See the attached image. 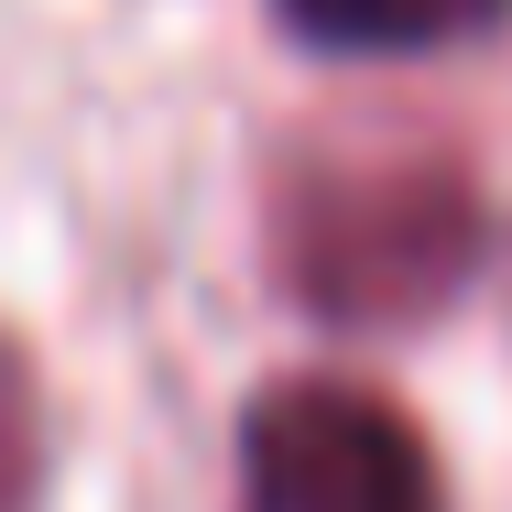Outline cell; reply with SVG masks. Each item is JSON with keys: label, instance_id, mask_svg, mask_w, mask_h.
<instances>
[{"label": "cell", "instance_id": "1", "mask_svg": "<svg viewBox=\"0 0 512 512\" xmlns=\"http://www.w3.org/2000/svg\"><path fill=\"white\" fill-rule=\"evenodd\" d=\"M273 284L327 327L447 316L491 251V207L458 142L436 131H306L262 186Z\"/></svg>", "mask_w": 512, "mask_h": 512}, {"label": "cell", "instance_id": "2", "mask_svg": "<svg viewBox=\"0 0 512 512\" xmlns=\"http://www.w3.org/2000/svg\"><path fill=\"white\" fill-rule=\"evenodd\" d=\"M240 512H447V491L393 393L295 371L240 414Z\"/></svg>", "mask_w": 512, "mask_h": 512}, {"label": "cell", "instance_id": "3", "mask_svg": "<svg viewBox=\"0 0 512 512\" xmlns=\"http://www.w3.org/2000/svg\"><path fill=\"white\" fill-rule=\"evenodd\" d=\"M273 11L327 55H447L512 22V0H273Z\"/></svg>", "mask_w": 512, "mask_h": 512}, {"label": "cell", "instance_id": "4", "mask_svg": "<svg viewBox=\"0 0 512 512\" xmlns=\"http://www.w3.org/2000/svg\"><path fill=\"white\" fill-rule=\"evenodd\" d=\"M44 502V393H33V360L0 338V512Z\"/></svg>", "mask_w": 512, "mask_h": 512}]
</instances>
